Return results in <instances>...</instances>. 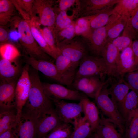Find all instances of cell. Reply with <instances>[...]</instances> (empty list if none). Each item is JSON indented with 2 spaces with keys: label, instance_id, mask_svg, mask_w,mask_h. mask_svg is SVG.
<instances>
[{
  "label": "cell",
  "instance_id": "6da1fadb",
  "mask_svg": "<svg viewBox=\"0 0 138 138\" xmlns=\"http://www.w3.org/2000/svg\"><path fill=\"white\" fill-rule=\"evenodd\" d=\"M29 74L31 86L22 113L36 120L42 114L54 109L53 102L44 91L38 71L30 67Z\"/></svg>",
  "mask_w": 138,
  "mask_h": 138
},
{
  "label": "cell",
  "instance_id": "7a4b0ae2",
  "mask_svg": "<svg viewBox=\"0 0 138 138\" xmlns=\"http://www.w3.org/2000/svg\"><path fill=\"white\" fill-rule=\"evenodd\" d=\"M30 22V20L17 16L12 18L10 22L14 28H17L20 43L28 56L51 61L50 57L42 50L33 37L31 30Z\"/></svg>",
  "mask_w": 138,
  "mask_h": 138
},
{
  "label": "cell",
  "instance_id": "3957f363",
  "mask_svg": "<svg viewBox=\"0 0 138 138\" xmlns=\"http://www.w3.org/2000/svg\"><path fill=\"white\" fill-rule=\"evenodd\" d=\"M105 87L95 98L98 107L118 128L120 133H123L125 121L116 105L109 96L107 89Z\"/></svg>",
  "mask_w": 138,
  "mask_h": 138
},
{
  "label": "cell",
  "instance_id": "277c9868",
  "mask_svg": "<svg viewBox=\"0 0 138 138\" xmlns=\"http://www.w3.org/2000/svg\"><path fill=\"white\" fill-rule=\"evenodd\" d=\"M60 54L69 59L77 67L81 61L87 55L88 51L82 39L74 37L56 44Z\"/></svg>",
  "mask_w": 138,
  "mask_h": 138
},
{
  "label": "cell",
  "instance_id": "5b68a950",
  "mask_svg": "<svg viewBox=\"0 0 138 138\" xmlns=\"http://www.w3.org/2000/svg\"><path fill=\"white\" fill-rule=\"evenodd\" d=\"M52 0H34L31 18L34 17L40 24L48 27L53 33L57 15Z\"/></svg>",
  "mask_w": 138,
  "mask_h": 138
},
{
  "label": "cell",
  "instance_id": "8992f818",
  "mask_svg": "<svg viewBox=\"0 0 138 138\" xmlns=\"http://www.w3.org/2000/svg\"><path fill=\"white\" fill-rule=\"evenodd\" d=\"M74 79L82 77L98 75L104 79L107 75V68L102 56L87 55L80 61Z\"/></svg>",
  "mask_w": 138,
  "mask_h": 138
},
{
  "label": "cell",
  "instance_id": "52a82bcc",
  "mask_svg": "<svg viewBox=\"0 0 138 138\" xmlns=\"http://www.w3.org/2000/svg\"><path fill=\"white\" fill-rule=\"evenodd\" d=\"M30 66L26 64L17 82L15 91L17 114L16 123L22 114L23 107L28 99L31 86L29 74Z\"/></svg>",
  "mask_w": 138,
  "mask_h": 138
},
{
  "label": "cell",
  "instance_id": "ba28073f",
  "mask_svg": "<svg viewBox=\"0 0 138 138\" xmlns=\"http://www.w3.org/2000/svg\"><path fill=\"white\" fill-rule=\"evenodd\" d=\"M55 110L61 120L63 122L73 124L81 117L83 113V106L78 103L68 102L63 100L53 101Z\"/></svg>",
  "mask_w": 138,
  "mask_h": 138
},
{
  "label": "cell",
  "instance_id": "9c48e42d",
  "mask_svg": "<svg viewBox=\"0 0 138 138\" xmlns=\"http://www.w3.org/2000/svg\"><path fill=\"white\" fill-rule=\"evenodd\" d=\"M42 83L45 92L53 102L64 100L80 101L83 95L79 91L69 89L60 84Z\"/></svg>",
  "mask_w": 138,
  "mask_h": 138
},
{
  "label": "cell",
  "instance_id": "30bf717a",
  "mask_svg": "<svg viewBox=\"0 0 138 138\" xmlns=\"http://www.w3.org/2000/svg\"><path fill=\"white\" fill-rule=\"evenodd\" d=\"M63 122L54 108L42 114L35 120L37 138H46Z\"/></svg>",
  "mask_w": 138,
  "mask_h": 138
},
{
  "label": "cell",
  "instance_id": "8fae6325",
  "mask_svg": "<svg viewBox=\"0 0 138 138\" xmlns=\"http://www.w3.org/2000/svg\"><path fill=\"white\" fill-rule=\"evenodd\" d=\"M83 37L88 51L94 56H101L102 51L108 41L106 26L92 30Z\"/></svg>",
  "mask_w": 138,
  "mask_h": 138
},
{
  "label": "cell",
  "instance_id": "7c38bea8",
  "mask_svg": "<svg viewBox=\"0 0 138 138\" xmlns=\"http://www.w3.org/2000/svg\"><path fill=\"white\" fill-rule=\"evenodd\" d=\"M26 61L29 66L41 72L46 76L68 86L67 82L59 73L55 64L51 61L28 56L26 58Z\"/></svg>",
  "mask_w": 138,
  "mask_h": 138
},
{
  "label": "cell",
  "instance_id": "4fadbf2b",
  "mask_svg": "<svg viewBox=\"0 0 138 138\" xmlns=\"http://www.w3.org/2000/svg\"><path fill=\"white\" fill-rule=\"evenodd\" d=\"M16 80H1L0 111L13 109L16 107L15 87Z\"/></svg>",
  "mask_w": 138,
  "mask_h": 138
},
{
  "label": "cell",
  "instance_id": "5bb4252c",
  "mask_svg": "<svg viewBox=\"0 0 138 138\" xmlns=\"http://www.w3.org/2000/svg\"><path fill=\"white\" fill-rule=\"evenodd\" d=\"M120 0H79V15L81 17L95 14L112 8Z\"/></svg>",
  "mask_w": 138,
  "mask_h": 138
},
{
  "label": "cell",
  "instance_id": "9a60e30c",
  "mask_svg": "<svg viewBox=\"0 0 138 138\" xmlns=\"http://www.w3.org/2000/svg\"><path fill=\"white\" fill-rule=\"evenodd\" d=\"M35 120L22 113L19 120L12 129L16 138H36Z\"/></svg>",
  "mask_w": 138,
  "mask_h": 138
},
{
  "label": "cell",
  "instance_id": "2e32d148",
  "mask_svg": "<svg viewBox=\"0 0 138 138\" xmlns=\"http://www.w3.org/2000/svg\"><path fill=\"white\" fill-rule=\"evenodd\" d=\"M108 78L111 86L108 90L111 99L118 108L123 102L130 88L124 78Z\"/></svg>",
  "mask_w": 138,
  "mask_h": 138
},
{
  "label": "cell",
  "instance_id": "e0dca14e",
  "mask_svg": "<svg viewBox=\"0 0 138 138\" xmlns=\"http://www.w3.org/2000/svg\"><path fill=\"white\" fill-rule=\"evenodd\" d=\"M134 61L131 45L123 50L120 53L116 64L114 78H123L125 74L132 71Z\"/></svg>",
  "mask_w": 138,
  "mask_h": 138
},
{
  "label": "cell",
  "instance_id": "ac0fdd59",
  "mask_svg": "<svg viewBox=\"0 0 138 138\" xmlns=\"http://www.w3.org/2000/svg\"><path fill=\"white\" fill-rule=\"evenodd\" d=\"M120 52L111 41H107L102 51L101 56L103 58L107 66L108 78H113L115 76Z\"/></svg>",
  "mask_w": 138,
  "mask_h": 138
},
{
  "label": "cell",
  "instance_id": "d6986e66",
  "mask_svg": "<svg viewBox=\"0 0 138 138\" xmlns=\"http://www.w3.org/2000/svg\"><path fill=\"white\" fill-rule=\"evenodd\" d=\"M79 101L83 106L84 117L89 123L93 133H95L98 128L100 120L97 108L85 94H83Z\"/></svg>",
  "mask_w": 138,
  "mask_h": 138
},
{
  "label": "cell",
  "instance_id": "ffe728a7",
  "mask_svg": "<svg viewBox=\"0 0 138 138\" xmlns=\"http://www.w3.org/2000/svg\"><path fill=\"white\" fill-rule=\"evenodd\" d=\"M55 60V65L60 74L70 86L74 80L77 66L60 54Z\"/></svg>",
  "mask_w": 138,
  "mask_h": 138
},
{
  "label": "cell",
  "instance_id": "44dd1931",
  "mask_svg": "<svg viewBox=\"0 0 138 138\" xmlns=\"http://www.w3.org/2000/svg\"><path fill=\"white\" fill-rule=\"evenodd\" d=\"M22 72L20 66L16 60H10L1 57V80H16Z\"/></svg>",
  "mask_w": 138,
  "mask_h": 138
},
{
  "label": "cell",
  "instance_id": "7402d4cb",
  "mask_svg": "<svg viewBox=\"0 0 138 138\" xmlns=\"http://www.w3.org/2000/svg\"><path fill=\"white\" fill-rule=\"evenodd\" d=\"M138 94L134 91L131 90L127 94L123 103L118 108L127 126L132 114L138 108Z\"/></svg>",
  "mask_w": 138,
  "mask_h": 138
},
{
  "label": "cell",
  "instance_id": "603a6c76",
  "mask_svg": "<svg viewBox=\"0 0 138 138\" xmlns=\"http://www.w3.org/2000/svg\"><path fill=\"white\" fill-rule=\"evenodd\" d=\"M116 126L110 119L102 115L94 135L98 138H122L121 133H118L116 130Z\"/></svg>",
  "mask_w": 138,
  "mask_h": 138
},
{
  "label": "cell",
  "instance_id": "cb8c5ba5",
  "mask_svg": "<svg viewBox=\"0 0 138 138\" xmlns=\"http://www.w3.org/2000/svg\"><path fill=\"white\" fill-rule=\"evenodd\" d=\"M127 21L122 17L112 14L106 26L107 40L111 41L117 38L124 29Z\"/></svg>",
  "mask_w": 138,
  "mask_h": 138
},
{
  "label": "cell",
  "instance_id": "d4e9b609",
  "mask_svg": "<svg viewBox=\"0 0 138 138\" xmlns=\"http://www.w3.org/2000/svg\"><path fill=\"white\" fill-rule=\"evenodd\" d=\"M67 11L60 12L57 14L53 33L55 40L58 33L63 29L69 26L74 21V19L79 15V9L78 6L73 12L72 14L68 15Z\"/></svg>",
  "mask_w": 138,
  "mask_h": 138
},
{
  "label": "cell",
  "instance_id": "484cf974",
  "mask_svg": "<svg viewBox=\"0 0 138 138\" xmlns=\"http://www.w3.org/2000/svg\"><path fill=\"white\" fill-rule=\"evenodd\" d=\"M138 8V0H120L113 9V14L122 17L127 21Z\"/></svg>",
  "mask_w": 138,
  "mask_h": 138
},
{
  "label": "cell",
  "instance_id": "4316f807",
  "mask_svg": "<svg viewBox=\"0 0 138 138\" xmlns=\"http://www.w3.org/2000/svg\"><path fill=\"white\" fill-rule=\"evenodd\" d=\"M40 25L34 19H31L30 27L32 34L42 50L49 56L55 59L57 56L50 48L43 37L40 30Z\"/></svg>",
  "mask_w": 138,
  "mask_h": 138
},
{
  "label": "cell",
  "instance_id": "83f0119b",
  "mask_svg": "<svg viewBox=\"0 0 138 138\" xmlns=\"http://www.w3.org/2000/svg\"><path fill=\"white\" fill-rule=\"evenodd\" d=\"M73 125L70 138H87L93 133L89 123L84 116L81 117Z\"/></svg>",
  "mask_w": 138,
  "mask_h": 138
},
{
  "label": "cell",
  "instance_id": "f1b7e54d",
  "mask_svg": "<svg viewBox=\"0 0 138 138\" xmlns=\"http://www.w3.org/2000/svg\"><path fill=\"white\" fill-rule=\"evenodd\" d=\"M113 9L111 8L94 15L88 16L91 29L94 30L106 26L110 17L113 14Z\"/></svg>",
  "mask_w": 138,
  "mask_h": 138
},
{
  "label": "cell",
  "instance_id": "f546056e",
  "mask_svg": "<svg viewBox=\"0 0 138 138\" xmlns=\"http://www.w3.org/2000/svg\"><path fill=\"white\" fill-rule=\"evenodd\" d=\"M16 112L13 109L0 111V135L13 129L16 124Z\"/></svg>",
  "mask_w": 138,
  "mask_h": 138
},
{
  "label": "cell",
  "instance_id": "4dcf8cb0",
  "mask_svg": "<svg viewBox=\"0 0 138 138\" xmlns=\"http://www.w3.org/2000/svg\"><path fill=\"white\" fill-rule=\"evenodd\" d=\"M15 8L12 0H0V24L5 26L10 22Z\"/></svg>",
  "mask_w": 138,
  "mask_h": 138
},
{
  "label": "cell",
  "instance_id": "1f68e13d",
  "mask_svg": "<svg viewBox=\"0 0 138 138\" xmlns=\"http://www.w3.org/2000/svg\"><path fill=\"white\" fill-rule=\"evenodd\" d=\"M15 8L23 19L30 20L34 0H12Z\"/></svg>",
  "mask_w": 138,
  "mask_h": 138
},
{
  "label": "cell",
  "instance_id": "d6a6232c",
  "mask_svg": "<svg viewBox=\"0 0 138 138\" xmlns=\"http://www.w3.org/2000/svg\"><path fill=\"white\" fill-rule=\"evenodd\" d=\"M73 130L70 124L63 122L52 131L46 138H70Z\"/></svg>",
  "mask_w": 138,
  "mask_h": 138
},
{
  "label": "cell",
  "instance_id": "836d02e7",
  "mask_svg": "<svg viewBox=\"0 0 138 138\" xmlns=\"http://www.w3.org/2000/svg\"><path fill=\"white\" fill-rule=\"evenodd\" d=\"M0 54L1 58L10 60H16L20 55L17 48L13 44L8 43L1 44Z\"/></svg>",
  "mask_w": 138,
  "mask_h": 138
},
{
  "label": "cell",
  "instance_id": "e575fe53",
  "mask_svg": "<svg viewBox=\"0 0 138 138\" xmlns=\"http://www.w3.org/2000/svg\"><path fill=\"white\" fill-rule=\"evenodd\" d=\"M76 36H82L83 37L87 35L92 30L90 28L88 16L81 17L75 21Z\"/></svg>",
  "mask_w": 138,
  "mask_h": 138
},
{
  "label": "cell",
  "instance_id": "d590c367",
  "mask_svg": "<svg viewBox=\"0 0 138 138\" xmlns=\"http://www.w3.org/2000/svg\"><path fill=\"white\" fill-rule=\"evenodd\" d=\"M126 132V138H138V108L132 114Z\"/></svg>",
  "mask_w": 138,
  "mask_h": 138
},
{
  "label": "cell",
  "instance_id": "8d00e7d4",
  "mask_svg": "<svg viewBox=\"0 0 138 138\" xmlns=\"http://www.w3.org/2000/svg\"><path fill=\"white\" fill-rule=\"evenodd\" d=\"M133 37L123 31L122 36L118 37L111 41L120 52L132 45Z\"/></svg>",
  "mask_w": 138,
  "mask_h": 138
},
{
  "label": "cell",
  "instance_id": "74e56055",
  "mask_svg": "<svg viewBox=\"0 0 138 138\" xmlns=\"http://www.w3.org/2000/svg\"><path fill=\"white\" fill-rule=\"evenodd\" d=\"M40 30L48 44L57 56L60 53L52 31L47 27L42 29L40 28Z\"/></svg>",
  "mask_w": 138,
  "mask_h": 138
},
{
  "label": "cell",
  "instance_id": "f35d334b",
  "mask_svg": "<svg viewBox=\"0 0 138 138\" xmlns=\"http://www.w3.org/2000/svg\"><path fill=\"white\" fill-rule=\"evenodd\" d=\"M75 21H74L69 26L58 33L55 39L56 44L64 40H70L75 37Z\"/></svg>",
  "mask_w": 138,
  "mask_h": 138
},
{
  "label": "cell",
  "instance_id": "ab89813d",
  "mask_svg": "<svg viewBox=\"0 0 138 138\" xmlns=\"http://www.w3.org/2000/svg\"><path fill=\"white\" fill-rule=\"evenodd\" d=\"M123 78L130 89L138 94V69L127 73Z\"/></svg>",
  "mask_w": 138,
  "mask_h": 138
},
{
  "label": "cell",
  "instance_id": "60d3db41",
  "mask_svg": "<svg viewBox=\"0 0 138 138\" xmlns=\"http://www.w3.org/2000/svg\"><path fill=\"white\" fill-rule=\"evenodd\" d=\"M78 0H59L57 1L58 3L57 7L55 8L57 14L60 12L67 11L71 7L76 4Z\"/></svg>",
  "mask_w": 138,
  "mask_h": 138
},
{
  "label": "cell",
  "instance_id": "b9f144b4",
  "mask_svg": "<svg viewBox=\"0 0 138 138\" xmlns=\"http://www.w3.org/2000/svg\"><path fill=\"white\" fill-rule=\"evenodd\" d=\"M128 20L135 32H138V8L133 12Z\"/></svg>",
  "mask_w": 138,
  "mask_h": 138
},
{
  "label": "cell",
  "instance_id": "7bdbcfd3",
  "mask_svg": "<svg viewBox=\"0 0 138 138\" xmlns=\"http://www.w3.org/2000/svg\"><path fill=\"white\" fill-rule=\"evenodd\" d=\"M131 47L134 58V63L132 71L138 69V41L132 42Z\"/></svg>",
  "mask_w": 138,
  "mask_h": 138
},
{
  "label": "cell",
  "instance_id": "ee69618b",
  "mask_svg": "<svg viewBox=\"0 0 138 138\" xmlns=\"http://www.w3.org/2000/svg\"><path fill=\"white\" fill-rule=\"evenodd\" d=\"M8 32L7 30L4 26H0V42L1 44L6 43L8 40Z\"/></svg>",
  "mask_w": 138,
  "mask_h": 138
},
{
  "label": "cell",
  "instance_id": "f6af8a7d",
  "mask_svg": "<svg viewBox=\"0 0 138 138\" xmlns=\"http://www.w3.org/2000/svg\"><path fill=\"white\" fill-rule=\"evenodd\" d=\"M0 138H16L13 129H9L0 135Z\"/></svg>",
  "mask_w": 138,
  "mask_h": 138
},
{
  "label": "cell",
  "instance_id": "bcb514c9",
  "mask_svg": "<svg viewBox=\"0 0 138 138\" xmlns=\"http://www.w3.org/2000/svg\"><path fill=\"white\" fill-rule=\"evenodd\" d=\"M92 138H98L94 134V136Z\"/></svg>",
  "mask_w": 138,
  "mask_h": 138
}]
</instances>
